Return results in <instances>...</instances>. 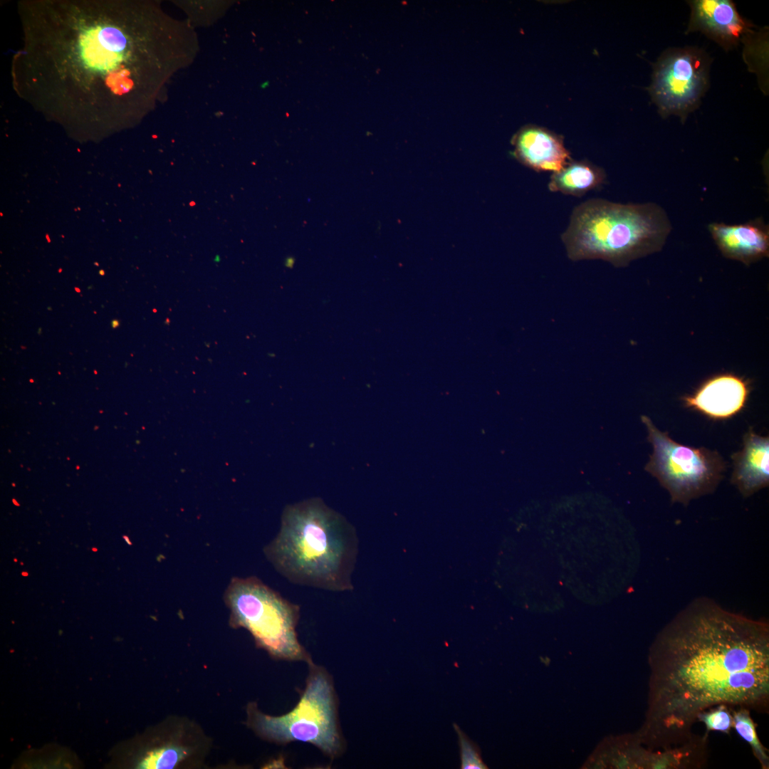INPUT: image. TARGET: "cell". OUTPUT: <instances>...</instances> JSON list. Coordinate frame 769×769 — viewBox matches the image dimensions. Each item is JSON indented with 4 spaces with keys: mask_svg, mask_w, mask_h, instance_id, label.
<instances>
[{
    "mask_svg": "<svg viewBox=\"0 0 769 769\" xmlns=\"http://www.w3.org/2000/svg\"><path fill=\"white\" fill-rule=\"evenodd\" d=\"M606 173L586 161H570L563 169L553 173L548 187L550 192L582 197L600 187L606 182Z\"/></svg>",
    "mask_w": 769,
    "mask_h": 769,
    "instance_id": "cell-14",
    "label": "cell"
},
{
    "mask_svg": "<svg viewBox=\"0 0 769 769\" xmlns=\"http://www.w3.org/2000/svg\"><path fill=\"white\" fill-rule=\"evenodd\" d=\"M708 230L727 258L750 264L768 255V226L760 219L736 225L714 222Z\"/></svg>",
    "mask_w": 769,
    "mask_h": 769,
    "instance_id": "cell-12",
    "label": "cell"
},
{
    "mask_svg": "<svg viewBox=\"0 0 769 769\" xmlns=\"http://www.w3.org/2000/svg\"><path fill=\"white\" fill-rule=\"evenodd\" d=\"M511 142L514 157L536 172H558L572 161L562 137L543 127L525 126Z\"/></svg>",
    "mask_w": 769,
    "mask_h": 769,
    "instance_id": "cell-9",
    "label": "cell"
},
{
    "mask_svg": "<svg viewBox=\"0 0 769 769\" xmlns=\"http://www.w3.org/2000/svg\"><path fill=\"white\" fill-rule=\"evenodd\" d=\"M358 540L353 525L319 497L283 509L267 560L291 583L332 592L353 590Z\"/></svg>",
    "mask_w": 769,
    "mask_h": 769,
    "instance_id": "cell-3",
    "label": "cell"
},
{
    "mask_svg": "<svg viewBox=\"0 0 769 769\" xmlns=\"http://www.w3.org/2000/svg\"><path fill=\"white\" fill-rule=\"evenodd\" d=\"M748 393V386L742 378L725 374L711 378L683 400L686 407L709 417L726 419L743 409Z\"/></svg>",
    "mask_w": 769,
    "mask_h": 769,
    "instance_id": "cell-11",
    "label": "cell"
},
{
    "mask_svg": "<svg viewBox=\"0 0 769 769\" xmlns=\"http://www.w3.org/2000/svg\"><path fill=\"white\" fill-rule=\"evenodd\" d=\"M307 664L308 675L295 706L286 714L271 716L251 704L249 724L266 740L278 744L293 741L310 743L333 759L341 755L344 742L333 679L323 667L312 660Z\"/></svg>",
    "mask_w": 769,
    "mask_h": 769,
    "instance_id": "cell-5",
    "label": "cell"
},
{
    "mask_svg": "<svg viewBox=\"0 0 769 769\" xmlns=\"http://www.w3.org/2000/svg\"><path fill=\"white\" fill-rule=\"evenodd\" d=\"M688 31H701L722 46H736L750 31L734 4L728 0H696L691 2Z\"/></svg>",
    "mask_w": 769,
    "mask_h": 769,
    "instance_id": "cell-10",
    "label": "cell"
},
{
    "mask_svg": "<svg viewBox=\"0 0 769 769\" xmlns=\"http://www.w3.org/2000/svg\"><path fill=\"white\" fill-rule=\"evenodd\" d=\"M454 729L458 736L459 746L460 749V760L461 769H485L487 768L481 757L480 750L478 746L461 730L456 723L453 724Z\"/></svg>",
    "mask_w": 769,
    "mask_h": 769,
    "instance_id": "cell-18",
    "label": "cell"
},
{
    "mask_svg": "<svg viewBox=\"0 0 769 769\" xmlns=\"http://www.w3.org/2000/svg\"><path fill=\"white\" fill-rule=\"evenodd\" d=\"M641 419L653 447L645 470L667 490L671 502L687 506L716 490L727 468L717 451L684 446L659 429L647 416Z\"/></svg>",
    "mask_w": 769,
    "mask_h": 769,
    "instance_id": "cell-7",
    "label": "cell"
},
{
    "mask_svg": "<svg viewBox=\"0 0 769 769\" xmlns=\"http://www.w3.org/2000/svg\"><path fill=\"white\" fill-rule=\"evenodd\" d=\"M189 755V750L177 746H165L150 751L138 764L146 769L173 768Z\"/></svg>",
    "mask_w": 769,
    "mask_h": 769,
    "instance_id": "cell-16",
    "label": "cell"
},
{
    "mask_svg": "<svg viewBox=\"0 0 769 769\" xmlns=\"http://www.w3.org/2000/svg\"><path fill=\"white\" fill-rule=\"evenodd\" d=\"M649 664L646 740L657 750L689 743L699 713L768 704V624L698 598L659 632Z\"/></svg>",
    "mask_w": 769,
    "mask_h": 769,
    "instance_id": "cell-1",
    "label": "cell"
},
{
    "mask_svg": "<svg viewBox=\"0 0 769 769\" xmlns=\"http://www.w3.org/2000/svg\"><path fill=\"white\" fill-rule=\"evenodd\" d=\"M120 3H19L23 45L12 63L17 94L60 120L112 121L135 87L132 41Z\"/></svg>",
    "mask_w": 769,
    "mask_h": 769,
    "instance_id": "cell-2",
    "label": "cell"
},
{
    "mask_svg": "<svg viewBox=\"0 0 769 769\" xmlns=\"http://www.w3.org/2000/svg\"><path fill=\"white\" fill-rule=\"evenodd\" d=\"M224 599L231 612V624L247 629L256 646L273 658L307 663L311 661L298 639V605L253 576L234 577Z\"/></svg>",
    "mask_w": 769,
    "mask_h": 769,
    "instance_id": "cell-6",
    "label": "cell"
},
{
    "mask_svg": "<svg viewBox=\"0 0 769 769\" xmlns=\"http://www.w3.org/2000/svg\"><path fill=\"white\" fill-rule=\"evenodd\" d=\"M708 73L709 60L700 50L676 48L662 55L649 88L660 113L685 117L706 90Z\"/></svg>",
    "mask_w": 769,
    "mask_h": 769,
    "instance_id": "cell-8",
    "label": "cell"
},
{
    "mask_svg": "<svg viewBox=\"0 0 769 769\" xmlns=\"http://www.w3.org/2000/svg\"><path fill=\"white\" fill-rule=\"evenodd\" d=\"M768 436L758 435L749 427L743 436L742 449L731 455V481L743 497L768 486Z\"/></svg>",
    "mask_w": 769,
    "mask_h": 769,
    "instance_id": "cell-13",
    "label": "cell"
},
{
    "mask_svg": "<svg viewBox=\"0 0 769 769\" xmlns=\"http://www.w3.org/2000/svg\"><path fill=\"white\" fill-rule=\"evenodd\" d=\"M733 727L738 735L751 747L754 755L761 765L762 768H769V758L766 748L758 739L755 723L750 715L749 709L738 708L733 711Z\"/></svg>",
    "mask_w": 769,
    "mask_h": 769,
    "instance_id": "cell-15",
    "label": "cell"
},
{
    "mask_svg": "<svg viewBox=\"0 0 769 769\" xmlns=\"http://www.w3.org/2000/svg\"><path fill=\"white\" fill-rule=\"evenodd\" d=\"M697 721L703 722L706 734L711 731L728 733L733 727V714L728 707L723 704L716 706L708 711H703L697 716Z\"/></svg>",
    "mask_w": 769,
    "mask_h": 769,
    "instance_id": "cell-17",
    "label": "cell"
},
{
    "mask_svg": "<svg viewBox=\"0 0 769 769\" xmlns=\"http://www.w3.org/2000/svg\"><path fill=\"white\" fill-rule=\"evenodd\" d=\"M671 231L666 212L656 203L597 198L574 208L561 239L572 261L601 259L621 267L660 250Z\"/></svg>",
    "mask_w": 769,
    "mask_h": 769,
    "instance_id": "cell-4",
    "label": "cell"
}]
</instances>
